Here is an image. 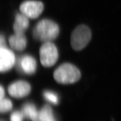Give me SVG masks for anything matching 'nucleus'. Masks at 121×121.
I'll return each instance as SVG.
<instances>
[{"instance_id": "nucleus-1", "label": "nucleus", "mask_w": 121, "mask_h": 121, "mask_svg": "<svg viewBox=\"0 0 121 121\" xmlns=\"http://www.w3.org/2000/svg\"><path fill=\"white\" fill-rule=\"evenodd\" d=\"M60 32L58 25L51 20L43 19L35 25L33 35L36 40L43 42H49L55 39Z\"/></svg>"}, {"instance_id": "nucleus-2", "label": "nucleus", "mask_w": 121, "mask_h": 121, "mask_svg": "<svg viewBox=\"0 0 121 121\" xmlns=\"http://www.w3.org/2000/svg\"><path fill=\"white\" fill-rule=\"evenodd\" d=\"M56 81L62 84H71L78 81L81 77L80 71L74 65L65 63L60 66L54 72Z\"/></svg>"}, {"instance_id": "nucleus-3", "label": "nucleus", "mask_w": 121, "mask_h": 121, "mask_svg": "<svg viewBox=\"0 0 121 121\" xmlns=\"http://www.w3.org/2000/svg\"><path fill=\"white\" fill-rule=\"evenodd\" d=\"M92 33L87 26L82 24L78 26L72 33L71 44L73 50L79 51L84 48L91 39Z\"/></svg>"}, {"instance_id": "nucleus-4", "label": "nucleus", "mask_w": 121, "mask_h": 121, "mask_svg": "<svg viewBox=\"0 0 121 121\" xmlns=\"http://www.w3.org/2000/svg\"><path fill=\"white\" fill-rule=\"evenodd\" d=\"M40 59L42 65L47 67L53 66L58 59V51L51 41L44 43L40 48Z\"/></svg>"}, {"instance_id": "nucleus-5", "label": "nucleus", "mask_w": 121, "mask_h": 121, "mask_svg": "<svg viewBox=\"0 0 121 121\" xmlns=\"http://www.w3.org/2000/svg\"><path fill=\"white\" fill-rule=\"evenodd\" d=\"M43 4L39 1H27L21 4L20 10L28 18L35 19L39 17L43 11Z\"/></svg>"}, {"instance_id": "nucleus-6", "label": "nucleus", "mask_w": 121, "mask_h": 121, "mask_svg": "<svg viewBox=\"0 0 121 121\" xmlns=\"http://www.w3.org/2000/svg\"><path fill=\"white\" fill-rule=\"evenodd\" d=\"M17 67L21 73L26 75H32L36 71V63L32 56L24 55L18 59Z\"/></svg>"}, {"instance_id": "nucleus-7", "label": "nucleus", "mask_w": 121, "mask_h": 121, "mask_svg": "<svg viewBox=\"0 0 121 121\" xmlns=\"http://www.w3.org/2000/svg\"><path fill=\"white\" fill-rule=\"evenodd\" d=\"M31 87L28 83L24 81H18L11 84L8 87L10 95L15 98L24 97L29 94Z\"/></svg>"}, {"instance_id": "nucleus-8", "label": "nucleus", "mask_w": 121, "mask_h": 121, "mask_svg": "<svg viewBox=\"0 0 121 121\" xmlns=\"http://www.w3.org/2000/svg\"><path fill=\"white\" fill-rule=\"evenodd\" d=\"M15 63V57L13 52L5 48H0V73L10 70Z\"/></svg>"}, {"instance_id": "nucleus-9", "label": "nucleus", "mask_w": 121, "mask_h": 121, "mask_svg": "<svg viewBox=\"0 0 121 121\" xmlns=\"http://www.w3.org/2000/svg\"><path fill=\"white\" fill-rule=\"evenodd\" d=\"M9 41L11 48L18 51L24 50L27 45V39L24 33H15L10 37Z\"/></svg>"}, {"instance_id": "nucleus-10", "label": "nucleus", "mask_w": 121, "mask_h": 121, "mask_svg": "<svg viewBox=\"0 0 121 121\" xmlns=\"http://www.w3.org/2000/svg\"><path fill=\"white\" fill-rule=\"evenodd\" d=\"M29 26L28 18L23 14H17L15 19L13 29L15 33H24Z\"/></svg>"}, {"instance_id": "nucleus-11", "label": "nucleus", "mask_w": 121, "mask_h": 121, "mask_svg": "<svg viewBox=\"0 0 121 121\" xmlns=\"http://www.w3.org/2000/svg\"><path fill=\"white\" fill-rule=\"evenodd\" d=\"M22 112L31 121H39V112L34 104L30 103L25 104L22 108Z\"/></svg>"}, {"instance_id": "nucleus-12", "label": "nucleus", "mask_w": 121, "mask_h": 121, "mask_svg": "<svg viewBox=\"0 0 121 121\" xmlns=\"http://www.w3.org/2000/svg\"><path fill=\"white\" fill-rule=\"evenodd\" d=\"M39 121H57L52 108L45 105L39 112Z\"/></svg>"}, {"instance_id": "nucleus-13", "label": "nucleus", "mask_w": 121, "mask_h": 121, "mask_svg": "<svg viewBox=\"0 0 121 121\" xmlns=\"http://www.w3.org/2000/svg\"><path fill=\"white\" fill-rule=\"evenodd\" d=\"M44 99L49 103L53 104H57L59 101L58 94L51 90H45L43 93Z\"/></svg>"}, {"instance_id": "nucleus-14", "label": "nucleus", "mask_w": 121, "mask_h": 121, "mask_svg": "<svg viewBox=\"0 0 121 121\" xmlns=\"http://www.w3.org/2000/svg\"><path fill=\"white\" fill-rule=\"evenodd\" d=\"M12 107V103L10 100L3 98L0 100V113H5L11 111Z\"/></svg>"}, {"instance_id": "nucleus-15", "label": "nucleus", "mask_w": 121, "mask_h": 121, "mask_svg": "<svg viewBox=\"0 0 121 121\" xmlns=\"http://www.w3.org/2000/svg\"><path fill=\"white\" fill-rule=\"evenodd\" d=\"M24 114L19 111H15L11 115V121H23Z\"/></svg>"}, {"instance_id": "nucleus-16", "label": "nucleus", "mask_w": 121, "mask_h": 121, "mask_svg": "<svg viewBox=\"0 0 121 121\" xmlns=\"http://www.w3.org/2000/svg\"><path fill=\"white\" fill-rule=\"evenodd\" d=\"M6 45V41L4 37L0 35V48H5Z\"/></svg>"}, {"instance_id": "nucleus-17", "label": "nucleus", "mask_w": 121, "mask_h": 121, "mask_svg": "<svg viewBox=\"0 0 121 121\" xmlns=\"http://www.w3.org/2000/svg\"><path fill=\"white\" fill-rule=\"evenodd\" d=\"M5 95V91L3 87L0 85V100H1L4 98Z\"/></svg>"}, {"instance_id": "nucleus-18", "label": "nucleus", "mask_w": 121, "mask_h": 121, "mask_svg": "<svg viewBox=\"0 0 121 121\" xmlns=\"http://www.w3.org/2000/svg\"><path fill=\"white\" fill-rule=\"evenodd\" d=\"M0 121H2V120H0Z\"/></svg>"}]
</instances>
